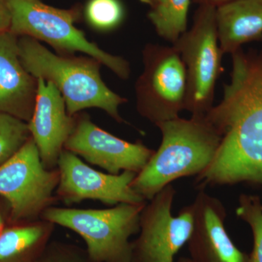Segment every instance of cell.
<instances>
[{
    "label": "cell",
    "mask_w": 262,
    "mask_h": 262,
    "mask_svg": "<svg viewBox=\"0 0 262 262\" xmlns=\"http://www.w3.org/2000/svg\"><path fill=\"white\" fill-rule=\"evenodd\" d=\"M10 15L5 0H0V33L9 31Z\"/></svg>",
    "instance_id": "cell-22"
},
{
    "label": "cell",
    "mask_w": 262,
    "mask_h": 262,
    "mask_svg": "<svg viewBox=\"0 0 262 262\" xmlns=\"http://www.w3.org/2000/svg\"><path fill=\"white\" fill-rule=\"evenodd\" d=\"M231 55L230 82L225 84L222 101L205 115L222 139L196 182L262 187V52L241 48Z\"/></svg>",
    "instance_id": "cell-1"
},
{
    "label": "cell",
    "mask_w": 262,
    "mask_h": 262,
    "mask_svg": "<svg viewBox=\"0 0 262 262\" xmlns=\"http://www.w3.org/2000/svg\"><path fill=\"white\" fill-rule=\"evenodd\" d=\"M191 0H165L151 8L148 18L158 35L173 44L187 31Z\"/></svg>",
    "instance_id": "cell-17"
},
{
    "label": "cell",
    "mask_w": 262,
    "mask_h": 262,
    "mask_svg": "<svg viewBox=\"0 0 262 262\" xmlns=\"http://www.w3.org/2000/svg\"><path fill=\"white\" fill-rule=\"evenodd\" d=\"M222 53L232 54L246 43L262 40V0H232L216 7Z\"/></svg>",
    "instance_id": "cell-15"
},
{
    "label": "cell",
    "mask_w": 262,
    "mask_h": 262,
    "mask_svg": "<svg viewBox=\"0 0 262 262\" xmlns=\"http://www.w3.org/2000/svg\"><path fill=\"white\" fill-rule=\"evenodd\" d=\"M196 1L199 2L201 5H210L218 7L221 5L228 3V2L232 1V0H196Z\"/></svg>",
    "instance_id": "cell-23"
},
{
    "label": "cell",
    "mask_w": 262,
    "mask_h": 262,
    "mask_svg": "<svg viewBox=\"0 0 262 262\" xmlns=\"http://www.w3.org/2000/svg\"><path fill=\"white\" fill-rule=\"evenodd\" d=\"M35 262H95L86 252L74 245L50 242Z\"/></svg>",
    "instance_id": "cell-21"
},
{
    "label": "cell",
    "mask_w": 262,
    "mask_h": 262,
    "mask_svg": "<svg viewBox=\"0 0 262 262\" xmlns=\"http://www.w3.org/2000/svg\"><path fill=\"white\" fill-rule=\"evenodd\" d=\"M10 15L9 32L48 43L61 56L81 52L98 60L122 80L130 76L128 62L103 51L75 27L78 9H59L40 0H5Z\"/></svg>",
    "instance_id": "cell-4"
},
{
    "label": "cell",
    "mask_w": 262,
    "mask_h": 262,
    "mask_svg": "<svg viewBox=\"0 0 262 262\" xmlns=\"http://www.w3.org/2000/svg\"><path fill=\"white\" fill-rule=\"evenodd\" d=\"M64 149L115 175L126 170L139 173L155 151L141 141L131 143L113 135L91 121L87 114L79 113Z\"/></svg>",
    "instance_id": "cell-11"
},
{
    "label": "cell",
    "mask_w": 262,
    "mask_h": 262,
    "mask_svg": "<svg viewBox=\"0 0 262 262\" xmlns=\"http://www.w3.org/2000/svg\"><path fill=\"white\" fill-rule=\"evenodd\" d=\"M192 232L187 241L193 262H250V256L232 242L226 231L227 211L222 202L199 191L192 203Z\"/></svg>",
    "instance_id": "cell-12"
},
{
    "label": "cell",
    "mask_w": 262,
    "mask_h": 262,
    "mask_svg": "<svg viewBox=\"0 0 262 262\" xmlns=\"http://www.w3.org/2000/svg\"><path fill=\"white\" fill-rule=\"evenodd\" d=\"M144 204L121 203L105 209L51 206L41 220L80 235L86 252L95 262H131L132 236L140 229Z\"/></svg>",
    "instance_id": "cell-5"
},
{
    "label": "cell",
    "mask_w": 262,
    "mask_h": 262,
    "mask_svg": "<svg viewBox=\"0 0 262 262\" xmlns=\"http://www.w3.org/2000/svg\"><path fill=\"white\" fill-rule=\"evenodd\" d=\"M57 169L59 182L55 192L56 200L68 206L88 200L113 206L146 203L131 187L137 175L134 172L126 170L117 175L103 173L65 149L60 155Z\"/></svg>",
    "instance_id": "cell-10"
},
{
    "label": "cell",
    "mask_w": 262,
    "mask_h": 262,
    "mask_svg": "<svg viewBox=\"0 0 262 262\" xmlns=\"http://www.w3.org/2000/svg\"><path fill=\"white\" fill-rule=\"evenodd\" d=\"M18 47L24 68L36 78L56 86L70 116H75L85 108H98L117 122H124L119 107L127 99L104 83L100 73L102 64L98 60L89 56L56 54L37 39L29 37L18 38Z\"/></svg>",
    "instance_id": "cell-3"
},
{
    "label": "cell",
    "mask_w": 262,
    "mask_h": 262,
    "mask_svg": "<svg viewBox=\"0 0 262 262\" xmlns=\"http://www.w3.org/2000/svg\"><path fill=\"white\" fill-rule=\"evenodd\" d=\"M55 225L42 220L4 229L0 262H35L50 243Z\"/></svg>",
    "instance_id": "cell-16"
},
{
    "label": "cell",
    "mask_w": 262,
    "mask_h": 262,
    "mask_svg": "<svg viewBox=\"0 0 262 262\" xmlns=\"http://www.w3.org/2000/svg\"><path fill=\"white\" fill-rule=\"evenodd\" d=\"M85 17L91 27L100 31L117 28L124 18V8L120 0H90Z\"/></svg>",
    "instance_id": "cell-20"
},
{
    "label": "cell",
    "mask_w": 262,
    "mask_h": 262,
    "mask_svg": "<svg viewBox=\"0 0 262 262\" xmlns=\"http://www.w3.org/2000/svg\"><path fill=\"white\" fill-rule=\"evenodd\" d=\"M144 71L136 84V106L155 125L179 117L185 110V67L172 46L148 44L143 51Z\"/></svg>",
    "instance_id": "cell-8"
},
{
    "label": "cell",
    "mask_w": 262,
    "mask_h": 262,
    "mask_svg": "<svg viewBox=\"0 0 262 262\" xmlns=\"http://www.w3.org/2000/svg\"><path fill=\"white\" fill-rule=\"evenodd\" d=\"M31 137L28 122L0 113V165L15 154Z\"/></svg>",
    "instance_id": "cell-18"
},
{
    "label": "cell",
    "mask_w": 262,
    "mask_h": 262,
    "mask_svg": "<svg viewBox=\"0 0 262 262\" xmlns=\"http://www.w3.org/2000/svg\"><path fill=\"white\" fill-rule=\"evenodd\" d=\"M215 11L216 7L201 5L192 28L173 43L185 67V110L192 116H205L213 107L215 84L222 70Z\"/></svg>",
    "instance_id": "cell-6"
},
{
    "label": "cell",
    "mask_w": 262,
    "mask_h": 262,
    "mask_svg": "<svg viewBox=\"0 0 262 262\" xmlns=\"http://www.w3.org/2000/svg\"><path fill=\"white\" fill-rule=\"evenodd\" d=\"M75 123L76 115L70 116L67 113L64 99L56 86L38 78L35 108L28 126L46 168H57Z\"/></svg>",
    "instance_id": "cell-13"
},
{
    "label": "cell",
    "mask_w": 262,
    "mask_h": 262,
    "mask_svg": "<svg viewBox=\"0 0 262 262\" xmlns=\"http://www.w3.org/2000/svg\"><path fill=\"white\" fill-rule=\"evenodd\" d=\"M58 182V169L44 166L32 137L0 165V196L8 202L14 222L41 220L43 212L57 201Z\"/></svg>",
    "instance_id": "cell-7"
},
{
    "label": "cell",
    "mask_w": 262,
    "mask_h": 262,
    "mask_svg": "<svg viewBox=\"0 0 262 262\" xmlns=\"http://www.w3.org/2000/svg\"><path fill=\"white\" fill-rule=\"evenodd\" d=\"M236 214L247 223L252 231L253 248L250 262H262V202L260 196L241 194Z\"/></svg>",
    "instance_id": "cell-19"
},
{
    "label": "cell",
    "mask_w": 262,
    "mask_h": 262,
    "mask_svg": "<svg viewBox=\"0 0 262 262\" xmlns=\"http://www.w3.org/2000/svg\"><path fill=\"white\" fill-rule=\"evenodd\" d=\"M176 189L163 188L141 211L139 236L132 241L131 262H174L193 227L192 204L172 214Z\"/></svg>",
    "instance_id": "cell-9"
},
{
    "label": "cell",
    "mask_w": 262,
    "mask_h": 262,
    "mask_svg": "<svg viewBox=\"0 0 262 262\" xmlns=\"http://www.w3.org/2000/svg\"><path fill=\"white\" fill-rule=\"evenodd\" d=\"M177 262H193L190 258L182 257L179 258Z\"/></svg>",
    "instance_id": "cell-26"
},
{
    "label": "cell",
    "mask_w": 262,
    "mask_h": 262,
    "mask_svg": "<svg viewBox=\"0 0 262 262\" xmlns=\"http://www.w3.org/2000/svg\"><path fill=\"white\" fill-rule=\"evenodd\" d=\"M3 230H4V220H3V216L0 213V234Z\"/></svg>",
    "instance_id": "cell-25"
},
{
    "label": "cell",
    "mask_w": 262,
    "mask_h": 262,
    "mask_svg": "<svg viewBox=\"0 0 262 262\" xmlns=\"http://www.w3.org/2000/svg\"><path fill=\"white\" fill-rule=\"evenodd\" d=\"M162 141L131 187L146 201L183 177L198 176L213 161L220 146V133L206 116L180 117L160 122Z\"/></svg>",
    "instance_id": "cell-2"
},
{
    "label": "cell",
    "mask_w": 262,
    "mask_h": 262,
    "mask_svg": "<svg viewBox=\"0 0 262 262\" xmlns=\"http://www.w3.org/2000/svg\"><path fill=\"white\" fill-rule=\"evenodd\" d=\"M18 37L9 31L0 33V113L29 122L35 108L38 79L19 58Z\"/></svg>",
    "instance_id": "cell-14"
},
{
    "label": "cell",
    "mask_w": 262,
    "mask_h": 262,
    "mask_svg": "<svg viewBox=\"0 0 262 262\" xmlns=\"http://www.w3.org/2000/svg\"><path fill=\"white\" fill-rule=\"evenodd\" d=\"M139 1L150 5L151 8H154L157 5H160V3H163L165 0H139Z\"/></svg>",
    "instance_id": "cell-24"
}]
</instances>
